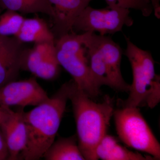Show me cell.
Returning a JSON list of instances; mask_svg holds the SVG:
<instances>
[{
  "instance_id": "6da1fadb",
  "label": "cell",
  "mask_w": 160,
  "mask_h": 160,
  "mask_svg": "<svg viewBox=\"0 0 160 160\" xmlns=\"http://www.w3.org/2000/svg\"><path fill=\"white\" fill-rule=\"evenodd\" d=\"M71 82L64 83L51 98L34 109L24 112L27 142L19 160H39L54 142L69 100Z\"/></svg>"
},
{
  "instance_id": "7a4b0ae2",
  "label": "cell",
  "mask_w": 160,
  "mask_h": 160,
  "mask_svg": "<svg viewBox=\"0 0 160 160\" xmlns=\"http://www.w3.org/2000/svg\"><path fill=\"white\" fill-rule=\"evenodd\" d=\"M69 100L76 124L80 151L85 160H98L96 149L107 132L114 111V99L106 96L102 102H94L72 80Z\"/></svg>"
},
{
  "instance_id": "3957f363",
  "label": "cell",
  "mask_w": 160,
  "mask_h": 160,
  "mask_svg": "<svg viewBox=\"0 0 160 160\" xmlns=\"http://www.w3.org/2000/svg\"><path fill=\"white\" fill-rule=\"evenodd\" d=\"M126 40L125 54L131 65L133 79L129 97L122 106L153 109L160 102V77L156 73L154 60L149 52L140 49L126 37Z\"/></svg>"
},
{
  "instance_id": "277c9868",
  "label": "cell",
  "mask_w": 160,
  "mask_h": 160,
  "mask_svg": "<svg viewBox=\"0 0 160 160\" xmlns=\"http://www.w3.org/2000/svg\"><path fill=\"white\" fill-rule=\"evenodd\" d=\"M55 45L60 66L72 77L78 87L91 98L98 96L100 88L92 74L83 33L70 32L56 39Z\"/></svg>"
},
{
  "instance_id": "5b68a950",
  "label": "cell",
  "mask_w": 160,
  "mask_h": 160,
  "mask_svg": "<svg viewBox=\"0 0 160 160\" xmlns=\"http://www.w3.org/2000/svg\"><path fill=\"white\" fill-rule=\"evenodd\" d=\"M114 110L116 129L120 140L126 146L160 158V145L138 107L122 106Z\"/></svg>"
},
{
  "instance_id": "8992f818",
  "label": "cell",
  "mask_w": 160,
  "mask_h": 160,
  "mask_svg": "<svg viewBox=\"0 0 160 160\" xmlns=\"http://www.w3.org/2000/svg\"><path fill=\"white\" fill-rule=\"evenodd\" d=\"M129 9L115 6L96 9L88 6L75 21L72 31L75 33L98 32L101 35L122 31L124 26H130L133 20Z\"/></svg>"
},
{
  "instance_id": "52a82bcc",
  "label": "cell",
  "mask_w": 160,
  "mask_h": 160,
  "mask_svg": "<svg viewBox=\"0 0 160 160\" xmlns=\"http://www.w3.org/2000/svg\"><path fill=\"white\" fill-rule=\"evenodd\" d=\"M49 97L35 78L12 81L0 87V106H37Z\"/></svg>"
},
{
  "instance_id": "ba28073f",
  "label": "cell",
  "mask_w": 160,
  "mask_h": 160,
  "mask_svg": "<svg viewBox=\"0 0 160 160\" xmlns=\"http://www.w3.org/2000/svg\"><path fill=\"white\" fill-rule=\"evenodd\" d=\"M53 8L52 31L56 39L72 32L75 21L92 0H49Z\"/></svg>"
},
{
  "instance_id": "9c48e42d",
  "label": "cell",
  "mask_w": 160,
  "mask_h": 160,
  "mask_svg": "<svg viewBox=\"0 0 160 160\" xmlns=\"http://www.w3.org/2000/svg\"><path fill=\"white\" fill-rule=\"evenodd\" d=\"M14 36H0V87L16 79L25 49Z\"/></svg>"
},
{
  "instance_id": "30bf717a",
  "label": "cell",
  "mask_w": 160,
  "mask_h": 160,
  "mask_svg": "<svg viewBox=\"0 0 160 160\" xmlns=\"http://www.w3.org/2000/svg\"><path fill=\"white\" fill-rule=\"evenodd\" d=\"M23 109L20 108L16 112L11 109L7 119L0 124L9 152L8 160H19L20 155L26 146L27 132Z\"/></svg>"
},
{
  "instance_id": "8fae6325",
  "label": "cell",
  "mask_w": 160,
  "mask_h": 160,
  "mask_svg": "<svg viewBox=\"0 0 160 160\" xmlns=\"http://www.w3.org/2000/svg\"><path fill=\"white\" fill-rule=\"evenodd\" d=\"M92 35L120 91L128 92L130 85L125 82L121 72L122 50L121 47L109 37L95 32L92 33Z\"/></svg>"
},
{
  "instance_id": "7c38bea8",
  "label": "cell",
  "mask_w": 160,
  "mask_h": 160,
  "mask_svg": "<svg viewBox=\"0 0 160 160\" xmlns=\"http://www.w3.org/2000/svg\"><path fill=\"white\" fill-rule=\"evenodd\" d=\"M88 50L89 67L92 74L99 87L106 86L120 91L106 65L97 44L93 38L92 32H82Z\"/></svg>"
},
{
  "instance_id": "4fadbf2b",
  "label": "cell",
  "mask_w": 160,
  "mask_h": 160,
  "mask_svg": "<svg viewBox=\"0 0 160 160\" xmlns=\"http://www.w3.org/2000/svg\"><path fill=\"white\" fill-rule=\"evenodd\" d=\"M57 58L55 42L35 44L31 48H25L21 61V70L32 74L39 68Z\"/></svg>"
},
{
  "instance_id": "5bb4252c",
  "label": "cell",
  "mask_w": 160,
  "mask_h": 160,
  "mask_svg": "<svg viewBox=\"0 0 160 160\" xmlns=\"http://www.w3.org/2000/svg\"><path fill=\"white\" fill-rule=\"evenodd\" d=\"M23 43L55 42V38L46 21L39 18L24 19L15 36Z\"/></svg>"
},
{
  "instance_id": "9a60e30c",
  "label": "cell",
  "mask_w": 160,
  "mask_h": 160,
  "mask_svg": "<svg viewBox=\"0 0 160 160\" xmlns=\"http://www.w3.org/2000/svg\"><path fill=\"white\" fill-rule=\"evenodd\" d=\"M98 159L104 160H154L152 156H144L138 152H133L118 143L115 138L106 134L96 149Z\"/></svg>"
},
{
  "instance_id": "2e32d148",
  "label": "cell",
  "mask_w": 160,
  "mask_h": 160,
  "mask_svg": "<svg viewBox=\"0 0 160 160\" xmlns=\"http://www.w3.org/2000/svg\"><path fill=\"white\" fill-rule=\"evenodd\" d=\"M43 158L46 160H85L79 148L76 135L60 138L54 141Z\"/></svg>"
},
{
  "instance_id": "e0dca14e",
  "label": "cell",
  "mask_w": 160,
  "mask_h": 160,
  "mask_svg": "<svg viewBox=\"0 0 160 160\" xmlns=\"http://www.w3.org/2000/svg\"><path fill=\"white\" fill-rule=\"evenodd\" d=\"M7 10L21 14L43 13L51 18L54 15L49 0H0V12Z\"/></svg>"
},
{
  "instance_id": "ac0fdd59",
  "label": "cell",
  "mask_w": 160,
  "mask_h": 160,
  "mask_svg": "<svg viewBox=\"0 0 160 160\" xmlns=\"http://www.w3.org/2000/svg\"><path fill=\"white\" fill-rule=\"evenodd\" d=\"M25 18L12 10L3 11L0 14V36H15L19 30Z\"/></svg>"
},
{
  "instance_id": "d6986e66",
  "label": "cell",
  "mask_w": 160,
  "mask_h": 160,
  "mask_svg": "<svg viewBox=\"0 0 160 160\" xmlns=\"http://www.w3.org/2000/svg\"><path fill=\"white\" fill-rule=\"evenodd\" d=\"M108 6H115L126 9H135L142 12L144 16H150L153 11V7L148 0H105Z\"/></svg>"
},
{
  "instance_id": "ffe728a7",
  "label": "cell",
  "mask_w": 160,
  "mask_h": 160,
  "mask_svg": "<svg viewBox=\"0 0 160 160\" xmlns=\"http://www.w3.org/2000/svg\"><path fill=\"white\" fill-rule=\"evenodd\" d=\"M9 152L6 140L0 128V160H8Z\"/></svg>"
},
{
  "instance_id": "44dd1931",
  "label": "cell",
  "mask_w": 160,
  "mask_h": 160,
  "mask_svg": "<svg viewBox=\"0 0 160 160\" xmlns=\"http://www.w3.org/2000/svg\"><path fill=\"white\" fill-rule=\"evenodd\" d=\"M11 109L9 107L0 106V124L7 119L10 114Z\"/></svg>"
},
{
  "instance_id": "7402d4cb",
  "label": "cell",
  "mask_w": 160,
  "mask_h": 160,
  "mask_svg": "<svg viewBox=\"0 0 160 160\" xmlns=\"http://www.w3.org/2000/svg\"><path fill=\"white\" fill-rule=\"evenodd\" d=\"M150 2L153 7L154 14L158 18H160V0H148Z\"/></svg>"
}]
</instances>
